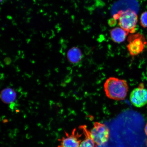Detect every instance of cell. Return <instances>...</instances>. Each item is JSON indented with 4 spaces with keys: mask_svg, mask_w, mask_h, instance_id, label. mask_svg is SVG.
I'll return each instance as SVG.
<instances>
[{
    "mask_svg": "<svg viewBox=\"0 0 147 147\" xmlns=\"http://www.w3.org/2000/svg\"><path fill=\"white\" fill-rule=\"evenodd\" d=\"M140 23L143 28H147V11H145L141 14L140 17Z\"/></svg>",
    "mask_w": 147,
    "mask_h": 147,
    "instance_id": "obj_11",
    "label": "cell"
},
{
    "mask_svg": "<svg viewBox=\"0 0 147 147\" xmlns=\"http://www.w3.org/2000/svg\"><path fill=\"white\" fill-rule=\"evenodd\" d=\"M115 19L118 20L119 25L128 34H135L138 22V15L135 11L130 9L119 11L113 16Z\"/></svg>",
    "mask_w": 147,
    "mask_h": 147,
    "instance_id": "obj_2",
    "label": "cell"
},
{
    "mask_svg": "<svg viewBox=\"0 0 147 147\" xmlns=\"http://www.w3.org/2000/svg\"><path fill=\"white\" fill-rule=\"evenodd\" d=\"M128 33L121 27H116L112 29L110 32L112 40L116 43H120L124 42Z\"/></svg>",
    "mask_w": 147,
    "mask_h": 147,
    "instance_id": "obj_7",
    "label": "cell"
},
{
    "mask_svg": "<svg viewBox=\"0 0 147 147\" xmlns=\"http://www.w3.org/2000/svg\"><path fill=\"white\" fill-rule=\"evenodd\" d=\"M144 130L145 133H146V135L147 136V123L146 125V126H145Z\"/></svg>",
    "mask_w": 147,
    "mask_h": 147,
    "instance_id": "obj_12",
    "label": "cell"
},
{
    "mask_svg": "<svg viewBox=\"0 0 147 147\" xmlns=\"http://www.w3.org/2000/svg\"><path fill=\"white\" fill-rule=\"evenodd\" d=\"M1 100L5 104H11L16 100V94L13 89L6 88L1 92Z\"/></svg>",
    "mask_w": 147,
    "mask_h": 147,
    "instance_id": "obj_9",
    "label": "cell"
},
{
    "mask_svg": "<svg viewBox=\"0 0 147 147\" xmlns=\"http://www.w3.org/2000/svg\"><path fill=\"white\" fill-rule=\"evenodd\" d=\"M3 0H1V3H2L3 1Z\"/></svg>",
    "mask_w": 147,
    "mask_h": 147,
    "instance_id": "obj_13",
    "label": "cell"
},
{
    "mask_svg": "<svg viewBox=\"0 0 147 147\" xmlns=\"http://www.w3.org/2000/svg\"><path fill=\"white\" fill-rule=\"evenodd\" d=\"M89 135L95 146H100L107 142L109 137V130L106 125L102 123L96 122Z\"/></svg>",
    "mask_w": 147,
    "mask_h": 147,
    "instance_id": "obj_4",
    "label": "cell"
},
{
    "mask_svg": "<svg viewBox=\"0 0 147 147\" xmlns=\"http://www.w3.org/2000/svg\"><path fill=\"white\" fill-rule=\"evenodd\" d=\"M65 135L61 138L58 139L60 144L58 147H79L82 140L81 135L76 133V129H74L72 133L69 134L65 131Z\"/></svg>",
    "mask_w": 147,
    "mask_h": 147,
    "instance_id": "obj_6",
    "label": "cell"
},
{
    "mask_svg": "<svg viewBox=\"0 0 147 147\" xmlns=\"http://www.w3.org/2000/svg\"><path fill=\"white\" fill-rule=\"evenodd\" d=\"M127 42L128 44L127 48L132 57L137 56L142 53L147 45L145 36L139 32L130 34L128 36Z\"/></svg>",
    "mask_w": 147,
    "mask_h": 147,
    "instance_id": "obj_3",
    "label": "cell"
},
{
    "mask_svg": "<svg viewBox=\"0 0 147 147\" xmlns=\"http://www.w3.org/2000/svg\"><path fill=\"white\" fill-rule=\"evenodd\" d=\"M67 56L69 61L73 64L78 63L82 58L81 50L76 47H74L70 49L68 51Z\"/></svg>",
    "mask_w": 147,
    "mask_h": 147,
    "instance_id": "obj_8",
    "label": "cell"
},
{
    "mask_svg": "<svg viewBox=\"0 0 147 147\" xmlns=\"http://www.w3.org/2000/svg\"><path fill=\"white\" fill-rule=\"evenodd\" d=\"M130 100L133 105L138 108L143 107L147 104V89L142 83L132 91Z\"/></svg>",
    "mask_w": 147,
    "mask_h": 147,
    "instance_id": "obj_5",
    "label": "cell"
},
{
    "mask_svg": "<svg viewBox=\"0 0 147 147\" xmlns=\"http://www.w3.org/2000/svg\"><path fill=\"white\" fill-rule=\"evenodd\" d=\"M80 129H81L85 136V139L82 141L79 147H95V145L89 135L88 130L85 125L81 126Z\"/></svg>",
    "mask_w": 147,
    "mask_h": 147,
    "instance_id": "obj_10",
    "label": "cell"
},
{
    "mask_svg": "<svg viewBox=\"0 0 147 147\" xmlns=\"http://www.w3.org/2000/svg\"><path fill=\"white\" fill-rule=\"evenodd\" d=\"M104 91L106 96L111 100H121L125 98L129 87L125 80L110 77L105 83Z\"/></svg>",
    "mask_w": 147,
    "mask_h": 147,
    "instance_id": "obj_1",
    "label": "cell"
}]
</instances>
